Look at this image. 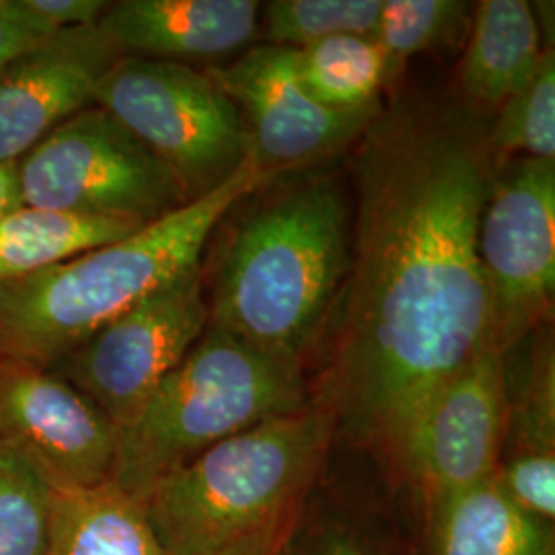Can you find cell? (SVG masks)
<instances>
[{"label": "cell", "instance_id": "obj_25", "mask_svg": "<svg viewBox=\"0 0 555 555\" xmlns=\"http://www.w3.org/2000/svg\"><path fill=\"white\" fill-rule=\"evenodd\" d=\"M498 486L520 511L547 525L555 522V455L500 459Z\"/></svg>", "mask_w": 555, "mask_h": 555}, {"label": "cell", "instance_id": "obj_11", "mask_svg": "<svg viewBox=\"0 0 555 555\" xmlns=\"http://www.w3.org/2000/svg\"><path fill=\"white\" fill-rule=\"evenodd\" d=\"M206 73L237 105L249 159L270 179L341 153L383 112L380 103L348 112L321 105L298 80L293 48L251 46L235 62Z\"/></svg>", "mask_w": 555, "mask_h": 555}, {"label": "cell", "instance_id": "obj_13", "mask_svg": "<svg viewBox=\"0 0 555 555\" xmlns=\"http://www.w3.org/2000/svg\"><path fill=\"white\" fill-rule=\"evenodd\" d=\"M124 59L87 25L25 50L0 68V163H20L60 124L93 105L101 79Z\"/></svg>", "mask_w": 555, "mask_h": 555}, {"label": "cell", "instance_id": "obj_15", "mask_svg": "<svg viewBox=\"0 0 555 555\" xmlns=\"http://www.w3.org/2000/svg\"><path fill=\"white\" fill-rule=\"evenodd\" d=\"M420 555H555L554 525L520 511L496 476L422 508Z\"/></svg>", "mask_w": 555, "mask_h": 555}, {"label": "cell", "instance_id": "obj_9", "mask_svg": "<svg viewBox=\"0 0 555 555\" xmlns=\"http://www.w3.org/2000/svg\"><path fill=\"white\" fill-rule=\"evenodd\" d=\"M492 334L506 352L550 321L555 286V159L498 165L477 227Z\"/></svg>", "mask_w": 555, "mask_h": 555}, {"label": "cell", "instance_id": "obj_4", "mask_svg": "<svg viewBox=\"0 0 555 555\" xmlns=\"http://www.w3.org/2000/svg\"><path fill=\"white\" fill-rule=\"evenodd\" d=\"M270 181L249 159L208 196L128 237L0 284V354L52 369L165 282L199 266L220 220Z\"/></svg>", "mask_w": 555, "mask_h": 555}, {"label": "cell", "instance_id": "obj_8", "mask_svg": "<svg viewBox=\"0 0 555 555\" xmlns=\"http://www.w3.org/2000/svg\"><path fill=\"white\" fill-rule=\"evenodd\" d=\"M208 327L202 266L165 282L50 371L124 430Z\"/></svg>", "mask_w": 555, "mask_h": 555}, {"label": "cell", "instance_id": "obj_16", "mask_svg": "<svg viewBox=\"0 0 555 555\" xmlns=\"http://www.w3.org/2000/svg\"><path fill=\"white\" fill-rule=\"evenodd\" d=\"M535 11L525 0H481L465 40L459 85L474 107H502L543 59Z\"/></svg>", "mask_w": 555, "mask_h": 555}, {"label": "cell", "instance_id": "obj_1", "mask_svg": "<svg viewBox=\"0 0 555 555\" xmlns=\"http://www.w3.org/2000/svg\"><path fill=\"white\" fill-rule=\"evenodd\" d=\"M488 128L461 101L410 100L360 139L354 238L318 399L391 479L428 397L494 339L477 258L498 169Z\"/></svg>", "mask_w": 555, "mask_h": 555}, {"label": "cell", "instance_id": "obj_6", "mask_svg": "<svg viewBox=\"0 0 555 555\" xmlns=\"http://www.w3.org/2000/svg\"><path fill=\"white\" fill-rule=\"evenodd\" d=\"M93 101L178 178L190 202L215 192L249 160L237 105L190 64L124 56Z\"/></svg>", "mask_w": 555, "mask_h": 555}, {"label": "cell", "instance_id": "obj_7", "mask_svg": "<svg viewBox=\"0 0 555 555\" xmlns=\"http://www.w3.org/2000/svg\"><path fill=\"white\" fill-rule=\"evenodd\" d=\"M23 204L146 227L190 204L178 178L118 119L89 105L17 163Z\"/></svg>", "mask_w": 555, "mask_h": 555}, {"label": "cell", "instance_id": "obj_23", "mask_svg": "<svg viewBox=\"0 0 555 555\" xmlns=\"http://www.w3.org/2000/svg\"><path fill=\"white\" fill-rule=\"evenodd\" d=\"M52 486L0 440V555H48Z\"/></svg>", "mask_w": 555, "mask_h": 555}, {"label": "cell", "instance_id": "obj_17", "mask_svg": "<svg viewBox=\"0 0 555 555\" xmlns=\"http://www.w3.org/2000/svg\"><path fill=\"white\" fill-rule=\"evenodd\" d=\"M48 555H169L144 506L114 481L54 490Z\"/></svg>", "mask_w": 555, "mask_h": 555}, {"label": "cell", "instance_id": "obj_14", "mask_svg": "<svg viewBox=\"0 0 555 555\" xmlns=\"http://www.w3.org/2000/svg\"><path fill=\"white\" fill-rule=\"evenodd\" d=\"M259 13L256 0H119L98 25L121 56L188 64L247 50Z\"/></svg>", "mask_w": 555, "mask_h": 555}, {"label": "cell", "instance_id": "obj_21", "mask_svg": "<svg viewBox=\"0 0 555 555\" xmlns=\"http://www.w3.org/2000/svg\"><path fill=\"white\" fill-rule=\"evenodd\" d=\"M278 555H412L366 508L315 492Z\"/></svg>", "mask_w": 555, "mask_h": 555}, {"label": "cell", "instance_id": "obj_5", "mask_svg": "<svg viewBox=\"0 0 555 555\" xmlns=\"http://www.w3.org/2000/svg\"><path fill=\"white\" fill-rule=\"evenodd\" d=\"M309 403L305 369L208 325L119 430L112 481L142 502L160 479L210 447Z\"/></svg>", "mask_w": 555, "mask_h": 555}, {"label": "cell", "instance_id": "obj_12", "mask_svg": "<svg viewBox=\"0 0 555 555\" xmlns=\"http://www.w3.org/2000/svg\"><path fill=\"white\" fill-rule=\"evenodd\" d=\"M0 440L54 490H80L112 481L119 430L54 371L0 354Z\"/></svg>", "mask_w": 555, "mask_h": 555}, {"label": "cell", "instance_id": "obj_28", "mask_svg": "<svg viewBox=\"0 0 555 555\" xmlns=\"http://www.w3.org/2000/svg\"><path fill=\"white\" fill-rule=\"evenodd\" d=\"M23 206L17 163H0V219Z\"/></svg>", "mask_w": 555, "mask_h": 555}, {"label": "cell", "instance_id": "obj_2", "mask_svg": "<svg viewBox=\"0 0 555 555\" xmlns=\"http://www.w3.org/2000/svg\"><path fill=\"white\" fill-rule=\"evenodd\" d=\"M350 263V217L330 176L278 192L238 220L215 261L208 325L305 369Z\"/></svg>", "mask_w": 555, "mask_h": 555}, {"label": "cell", "instance_id": "obj_18", "mask_svg": "<svg viewBox=\"0 0 555 555\" xmlns=\"http://www.w3.org/2000/svg\"><path fill=\"white\" fill-rule=\"evenodd\" d=\"M139 229L142 227L126 220L23 204L0 219V284L34 276Z\"/></svg>", "mask_w": 555, "mask_h": 555}, {"label": "cell", "instance_id": "obj_27", "mask_svg": "<svg viewBox=\"0 0 555 555\" xmlns=\"http://www.w3.org/2000/svg\"><path fill=\"white\" fill-rule=\"evenodd\" d=\"M48 38L40 25L21 11L17 0H0V68Z\"/></svg>", "mask_w": 555, "mask_h": 555}, {"label": "cell", "instance_id": "obj_22", "mask_svg": "<svg viewBox=\"0 0 555 555\" xmlns=\"http://www.w3.org/2000/svg\"><path fill=\"white\" fill-rule=\"evenodd\" d=\"M488 144L498 165L516 155L555 159L554 48L543 52L535 75L500 107L488 128Z\"/></svg>", "mask_w": 555, "mask_h": 555}, {"label": "cell", "instance_id": "obj_19", "mask_svg": "<svg viewBox=\"0 0 555 555\" xmlns=\"http://www.w3.org/2000/svg\"><path fill=\"white\" fill-rule=\"evenodd\" d=\"M298 80L305 91L332 109L377 105L391 80L389 60L373 36H337L297 50Z\"/></svg>", "mask_w": 555, "mask_h": 555}, {"label": "cell", "instance_id": "obj_3", "mask_svg": "<svg viewBox=\"0 0 555 555\" xmlns=\"http://www.w3.org/2000/svg\"><path fill=\"white\" fill-rule=\"evenodd\" d=\"M334 414L318 397L179 467L140 502L169 555H278L318 488Z\"/></svg>", "mask_w": 555, "mask_h": 555}, {"label": "cell", "instance_id": "obj_26", "mask_svg": "<svg viewBox=\"0 0 555 555\" xmlns=\"http://www.w3.org/2000/svg\"><path fill=\"white\" fill-rule=\"evenodd\" d=\"M21 11L48 36L66 29L98 25L109 2L103 0H17Z\"/></svg>", "mask_w": 555, "mask_h": 555}, {"label": "cell", "instance_id": "obj_10", "mask_svg": "<svg viewBox=\"0 0 555 555\" xmlns=\"http://www.w3.org/2000/svg\"><path fill=\"white\" fill-rule=\"evenodd\" d=\"M504 354L490 339L420 410L399 456L396 479L420 511L496 476L506 437Z\"/></svg>", "mask_w": 555, "mask_h": 555}, {"label": "cell", "instance_id": "obj_20", "mask_svg": "<svg viewBox=\"0 0 555 555\" xmlns=\"http://www.w3.org/2000/svg\"><path fill=\"white\" fill-rule=\"evenodd\" d=\"M472 17L474 4L463 0H380L373 38L389 60L391 79L412 56L459 48Z\"/></svg>", "mask_w": 555, "mask_h": 555}, {"label": "cell", "instance_id": "obj_24", "mask_svg": "<svg viewBox=\"0 0 555 555\" xmlns=\"http://www.w3.org/2000/svg\"><path fill=\"white\" fill-rule=\"evenodd\" d=\"M261 13L268 43L302 50L337 36H373L380 0H272Z\"/></svg>", "mask_w": 555, "mask_h": 555}]
</instances>
